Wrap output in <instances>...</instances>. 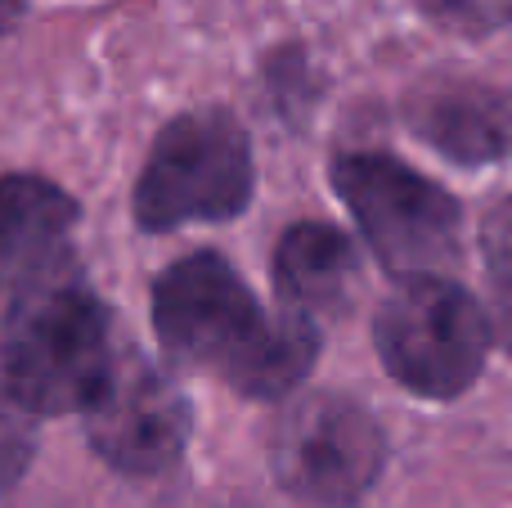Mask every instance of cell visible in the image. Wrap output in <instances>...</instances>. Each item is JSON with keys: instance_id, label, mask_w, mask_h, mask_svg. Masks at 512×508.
Returning a JSON list of instances; mask_svg holds the SVG:
<instances>
[{"instance_id": "obj_10", "label": "cell", "mask_w": 512, "mask_h": 508, "mask_svg": "<svg viewBox=\"0 0 512 508\" xmlns=\"http://www.w3.org/2000/svg\"><path fill=\"white\" fill-rule=\"evenodd\" d=\"M274 284H279L283 306L310 320L342 311L355 288V248L333 225H292L274 252Z\"/></svg>"}, {"instance_id": "obj_9", "label": "cell", "mask_w": 512, "mask_h": 508, "mask_svg": "<svg viewBox=\"0 0 512 508\" xmlns=\"http://www.w3.org/2000/svg\"><path fill=\"white\" fill-rule=\"evenodd\" d=\"M405 113L454 162H495L512 149V99L477 81H427L409 95Z\"/></svg>"}, {"instance_id": "obj_8", "label": "cell", "mask_w": 512, "mask_h": 508, "mask_svg": "<svg viewBox=\"0 0 512 508\" xmlns=\"http://www.w3.org/2000/svg\"><path fill=\"white\" fill-rule=\"evenodd\" d=\"M77 203L41 176L0 180V297L59 284L72 270Z\"/></svg>"}, {"instance_id": "obj_11", "label": "cell", "mask_w": 512, "mask_h": 508, "mask_svg": "<svg viewBox=\"0 0 512 508\" xmlns=\"http://www.w3.org/2000/svg\"><path fill=\"white\" fill-rule=\"evenodd\" d=\"M32 423H36V414L18 401L14 387H9L5 374H0V495L27 473V464H32V450H36Z\"/></svg>"}, {"instance_id": "obj_12", "label": "cell", "mask_w": 512, "mask_h": 508, "mask_svg": "<svg viewBox=\"0 0 512 508\" xmlns=\"http://www.w3.org/2000/svg\"><path fill=\"white\" fill-rule=\"evenodd\" d=\"M490 275H495L504 315L512 320V207H504L490 225Z\"/></svg>"}, {"instance_id": "obj_1", "label": "cell", "mask_w": 512, "mask_h": 508, "mask_svg": "<svg viewBox=\"0 0 512 508\" xmlns=\"http://www.w3.org/2000/svg\"><path fill=\"white\" fill-rule=\"evenodd\" d=\"M153 324L162 347L198 369H216L256 401H279L315 365V320L283 306L261 311L230 261L216 252L176 261L153 288Z\"/></svg>"}, {"instance_id": "obj_2", "label": "cell", "mask_w": 512, "mask_h": 508, "mask_svg": "<svg viewBox=\"0 0 512 508\" xmlns=\"http://www.w3.org/2000/svg\"><path fill=\"white\" fill-rule=\"evenodd\" d=\"M113 360L108 311L72 279L32 288L9 302L0 374L32 414L86 410Z\"/></svg>"}, {"instance_id": "obj_3", "label": "cell", "mask_w": 512, "mask_h": 508, "mask_svg": "<svg viewBox=\"0 0 512 508\" xmlns=\"http://www.w3.org/2000/svg\"><path fill=\"white\" fill-rule=\"evenodd\" d=\"M378 356L409 392L450 401L477 383L490 351L486 311L441 275H409L378 311Z\"/></svg>"}, {"instance_id": "obj_5", "label": "cell", "mask_w": 512, "mask_h": 508, "mask_svg": "<svg viewBox=\"0 0 512 508\" xmlns=\"http://www.w3.org/2000/svg\"><path fill=\"white\" fill-rule=\"evenodd\" d=\"M337 194L391 275H441L459 248V207L427 176L382 153L337 162Z\"/></svg>"}, {"instance_id": "obj_4", "label": "cell", "mask_w": 512, "mask_h": 508, "mask_svg": "<svg viewBox=\"0 0 512 508\" xmlns=\"http://www.w3.org/2000/svg\"><path fill=\"white\" fill-rule=\"evenodd\" d=\"M252 198L248 135L230 113H185L158 135L135 189L144 230H176L189 221H230Z\"/></svg>"}, {"instance_id": "obj_7", "label": "cell", "mask_w": 512, "mask_h": 508, "mask_svg": "<svg viewBox=\"0 0 512 508\" xmlns=\"http://www.w3.org/2000/svg\"><path fill=\"white\" fill-rule=\"evenodd\" d=\"M81 414L99 459L135 477L171 468L189 441V410L176 383L135 351L113 360L104 387Z\"/></svg>"}, {"instance_id": "obj_6", "label": "cell", "mask_w": 512, "mask_h": 508, "mask_svg": "<svg viewBox=\"0 0 512 508\" xmlns=\"http://www.w3.org/2000/svg\"><path fill=\"white\" fill-rule=\"evenodd\" d=\"M270 459L292 495L319 508H351L373 491L387 459L382 428L346 396H310L274 423Z\"/></svg>"}]
</instances>
